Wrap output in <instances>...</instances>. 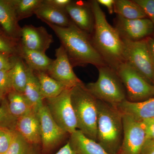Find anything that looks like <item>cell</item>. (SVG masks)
Instances as JSON below:
<instances>
[{"mask_svg": "<svg viewBox=\"0 0 154 154\" xmlns=\"http://www.w3.org/2000/svg\"><path fill=\"white\" fill-rule=\"evenodd\" d=\"M153 119H154V118H153Z\"/></svg>", "mask_w": 154, "mask_h": 154, "instance_id": "45", "label": "cell"}, {"mask_svg": "<svg viewBox=\"0 0 154 154\" xmlns=\"http://www.w3.org/2000/svg\"><path fill=\"white\" fill-rule=\"evenodd\" d=\"M59 39L73 68L91 64L97 67L107 65L94 47L91 36L72 22L66 28L47 23Z\"/></svg>", "mask_w": 154, "mask_h": 154, "instance_id": "2", "label": "cell"}, {"mask_svg": "<svg viewBox=\"0 0 154 154\" xmlns=\"http://www.w3.org/2000/svg\"><path fill=\"white\" fill-rule=\"evenodd\" d=\"M117 108L122 114L129 116L140 122L154 118V97L139 102H131L126 99Z\"/></svg>", "mask_w": 154, "mask_h": 154, "instance_id": "17", "label": "cell"}, {"mask_svg": "<svg viewBox=\"0 0 154 154\" xmlns=\"http://www.w3.org/2000/svg\"><path fill=\"white\" fill-rule=\"evenodd\" d=\"M146 134V139H154V119H146L141 122Z\"/></svg>", "mask_w": 154, "mask_h": 154, "instance_id": "34", "label": "cell"}, {"mask_svg": "<svg viewBox=\"0 0 154 154\" xmlns=\"http://www.w3.org/2000/svg\"><path fill=\"white\" fill-rule=\"evenodd\" d=\"M71 99L76 118L77 129L97 142L98 100L83 82L72 88Z\"/></svg>", "mask_w": 154, "mask_h": 154, "instance_id": "4", "label": "cell"}, {"mask_svg": "<svg viewBox=\"0 0 154 154\" xmlns=\"http://www.w3.org/2000/svg\"><path fill=\"white\" fill-rule=\"evenodd\" d=\"M5 97L6 96L4 95L2 92H0V102H2L3 99H5Z\"/></svg>", "mask_w": 154, "mask_h": 154, "instance_id": "41", "label": "cell"}, {"mask_svg": "<svg viewBox=\"0 0 154 154\" xmlns=\"http://www.w3.org/2000/svg\"><path fill=\"white\" fill-rule=\"evenodd\" d=\"M37 114L40 123L41 154H50L69 134L57 124L45 104L38 109Z\"/></svg>", "mask_w": 154, "mask_h": 154, "instance_id": "9", "label": "cell"}, {"mask_svg": "<svg viewBox=\"0 0 154 154\" xmlns=\"http://www.w3.org/2000/svg\"><path fill=\"white\" fill-rule=\"evenodd\" d=\"M15 130L0 128V154H5L12 143L15 135Z\"/></svg>", "mask_w": 154, "mask_h": 154, "instance_id": "30", "label": "cell"}, {"mask_svg": "<svg viewBox=\"0 0 154 154\" xmlns=\"http://www.w3.org/2000/svg\"><path fill=\"white\" fill-rule=\"evenodd\" d=\"M19 56L23 60L27 66L33 72H46L53 60L50 58L45 53L29 50L22 47L20 43Z\"/></svg>", "mask_w": 154, "mask_h": 154, "instance_id": "20", "label": "cell"}, {"mask_svg": "<svg viewBox=\"0 0 154 154\" xmlns=\"http://www.w3.org/2000/svg\"><path fill=\"white\" fill-rule=\"evenodd\" d=\"M143 9L147 17L154 24V0H135Z\"/></svg>", "mask_w": 154, "mask_h": 154, "instance_id": "33", "label": "cell"}, {"mask_svg": "<svg viewBox=\"0 0 154 154\" xmlns=\"http://www.w3.org/2000/svg\"><path fill=\"white\" fill-rule=\"evenodd\" d=\"M53 42L52 35L43 26L25 25L22 28L20 43L26 49L45 53Z\"/></svg>", "mask_w": 154, "mask_h": 154, "instance_id": "13", "label": "cell"}, {"mask_svg": "<svg viewBox=\"0 0 154 154\" xmlns=\"http://www.w3.org/2000/svg\"><path fill=\"white\" fill-rule=\"evenodd\" d=\"M12 77L14 90L23 94L28 81V70L27 65L20 57L12 69Z\"/></svg>", "mask_w": 154, "mask_h": 154, "instance_id": "25", "label": "cell"}, {"mask_svg": "<svg viewBox=\"0 0 154 154\" xmlns=\"http://www.w3.org/2000/svg\"><path fill=\"white\" fill-rule=\"evenodd\" d=\"M94 14V30L91 40L107 66L116 71L123 58L124 43L118 31L107 21L97 1H89Z\"/></svg>", "mask_w": 154, "mask_h": 154, "instance_id": "1", "label": "cell"}, {"mask_svg": "<svg viewBox=\"0 0 154 154\" xmlns=\"http://www.w3.org/2000/svg\"><path fill=\"white\" fill-rule=\"evenodd\" d=\"M114 13L126 19L147 18L143 9L134 1L115 0Z\"/></svg>", "mask_w": 154, "mask_h": 154, "instance_id": "24", "label": "cell"}, {"mask_svg": "<svg viewBox=\"0 0 154 154\" xmlns=\"http://www.w3.org/2000/svg\"><path fill=\"white\" fill-rule=\"evenodd\" d=\"M146 39L148 47L149 52L154 65V38L149 36L146 38Z\"/></svg>", "mask_w": 154, "mask_h": 154, "instance_id": "39", "label": "cell"}, {"mask_svg": "<svg viewBox=\"0 0 154 154\" xmlns=\"http://www.w3.org/2000/svg\"><path fill=\"white\" fill-rule=\"evenodd\" d=\"M66 11L72 22L91 36L94 30V19L90 2L72 1Z\"/></svg>", "mask_w": 154, "mask_h": 154, "instance_id": "14", "label": "cell"}, {"mask_svg": "<svg viewBox=\"0 0 154 154\" xmlns=\"http://www.w3.org/2000/svg\"><path fill=\"white\" fill-rule=\"evenodd\" d=\"M72 88H67L59 96L46 99V104L51 115L57 124L69 134L77 129L76 118L72 105Z\"/></svg>", "mask_w": 154, "mask_h": 154, "instance_id": "8", "label": "cell"}, {"mask_svg": "<svg viewBox=\"0 0 154 154\" xmlns=\"http://www.w3.org/2000/svg\"><path fill=\"white\" fill-rule=\"evenodd\" d=\"M71 2V0H44V3L45 5L57 9L65 10Z\"/></svg>", "mask_w": 154, "mask_h": 154, "instance_id": "35", "label": "cell"}, {"mask_svg": "<svg viewBox=\"0 0 154 154\" xmlns=\"http://www.w3.org/2000/svg\"><path fill=\"white\" fill-rule=\"evenodd\" d=\"M28 78L24 94L34 111L38 112L44 104L40 91V86L37 78L32 69L27 66Z\"/></svg>", "mask_w": 154, "mask_h": 154, "instance_id": "21", "label": "cell"}, {"mask_svg": "<svg viewBox=\"0 0 154 154\" xmlns=\"http://www.w3.org/2000/svg\"><path fill=\"white\" fill-rule=\"evenodd\" d=\"M27 154H41V150L38 146L31 145Z\"/></svg>", "mask_w": 154, "mask_h": 154, "instance_id": "40", "label": "cell"}, {"mask_svg": "<svg viewBox=\"0 0 154 154\" xmlns=\"http://www.w3.org/2000/svg\"><path fill=\"white\" fill-rule=\"evenodd\" d=\"M30 145L16 131L13 140L5 154H27Z\"/></svg>", "mask_w": 154, "mask_h": 154, "instance_id": "28", "label": "cell"}, {"mask_svg": "<svg viewBox=\"0 0 154 154\" xmlns=\"http://www.w3.org/2000/svg\"><path fill=\"white\" fill-rule=\"evenodd\" d=\"M153 85L154 86V74L153 80Z\"/></svg>", "mask_w": 154, "mask_h": 154, "instance_id": "43", "label": "cell"}, {"mask_svg": "<svg viewBox=\"0 0 154 154\" xmlns=\"http://www.w3.org/2000/svg\"><path fill=\"white\" fill-rule=\"evenodd\" d=\"M123 136L117 154H141L146 140L141 122L129 116L122 114Z\"/></svg>", "mask_w": 154, "mask_h": 154, "instance_id": "10", "label": "cell"}, {"mask_svg": "<svg viewBox=\"0 0 154 154\" xmlns=\"http://www.w3.org/2000/svg\"><path fill=\"white\" fill-rule=\"evenodd\" d=\"M13 90L12 69L0 71V92L6 96Z\"/></svg>", "mask_w": 154, "mask_h": 154, "instance_id": "31", "label": "cell"}, {"mask_svg": "<svg viewBox=\"0 0 154 154\" xmlns=\"http://www.w3.org/2000/svg\"><path fill=\"white\" fill-rule=\"evenodd\" d=\"M6 98L11 114L17 119L34 111L23 94L13 90L6 96Z\"/></svg>", "mask_w": 154, "mask_h": 154, "instance_id": "23", "label": "cell"}, {"mask_svg": "<svg viewBox=\"0 0 154 154\" xmlns=\"http://www.w3.org/2000/svg\"><path fill=\"white\" fill-rule=\"evenodd\" d=\"M98 79L85 85L88 91L96 98L117 107L126 100L125 88L116 71L106 65L98 68Z\"/></svg>", "mask_w": 154, "mask_h": 154, "instance_id": "5", "label": "cell"}, {"mask_svg": "<svg viewBox=\"0 0 154 154\" xmlns=\"http://www.w3.org/2000/svg\"><path fill=\"white\" fill-rule=\"evenodd\" d=\"M97 142L109 154H117L123 136L122 114L117 107L98 100Z\"/></svg>", "mask_w": 154, "mask_h": 154, "instance_id": "3", "label": "cell"}, {"mask_svg": "<svg viewBox=\"0 0 154 154\" xmlns=\"http://www.w3.org/2000/svg\"><path fill=\"white\" fill-rule=\"evenodd\" d=\"M115 23L114 27L122 39L139 41L154 32V24L148 18L130 20L117 16Z\"/></svg>", "mask_w": 154, "mask_h": 154, "instance_id": "12", "label": "cell"}, {"mask_svg": "<svg viewBox=\"0 0 154 154\" xmlns=\"http://www.w3.org/2000/svg\"><path fill=\"white\" fill-rule=\"evenodd\" d=\"M69 135V143L77 154H109L100 144L89 138L79 129Z\"/></svg>", "mask_w": 154, "mask_h": 154, "instance_id": "18", "label": "cell"}, {"mask_svg": "<svg viewBox=\"0 0 154 154\" xmlns=\"http://www.w3.org/2000/svg\"><path fill=\"white\" fill-rule=\"evenodd\" d=\"M35 15L46 24L49 23L62 28L69 27L72 22L66 10L56 8L44 3Z\"/></svg>", "mask_w": 154, "mask_h": 154, "instance_id": "19", "label": "cell"}, {"mask_svg": "<svg viewBox=\"0 0 154 154\" xmlns=\"http://www.w3.org/2000/svg\"><path fill=\"white\" fill-rule=\"evenodd\" d=\"M34 72L39 83L43 100L55 98L66 89L64 86L44 72Z\"/></svg>", "mask_w": 154, "mask_h": 154, "instance_id": "22", "label": "cell"}, {"mask_svg": "<svg viewBox=\"0 0 154 154\" xmlns=\"http://www.w3.org/2000/svg\"><path fill=\"white\" fill-rule=\"evenodd\" d=\"M19 57L0 52V71L13 69Z\"/></svg>", "mask_w": 154, "mask_h": 154, "instance_id": "32", "label": "cell"}, {"mask_svg": "<svg viewBox=\"0 0 154 154\" xmlns=\"http://www.w3.org/2000/svg\"><path fill=\"white\" fill-rule=\"evenodd\" d=\"M123 58L126 62L153 85L154 65L145 39L133 41L122 39Z\"/></svg>", "mask_w": 154, "mask_h": 154, "instance_id": "6", "label": "cell"}, {"mask_svg": "<svg viewBox=\"0 0 154 154\" xmlns=\"http://www.w3.org/2000/svg\"><path fill=\"white\" fill-rule=\"evenodd\" d=\"M15 131L30 145L41 144L40 123L36 111H31L17 119Z\"/></svg>", "mask_w": 154, "mask_h": 154, "instance_id": "16", "label": "cell"}, {"mask_svg": "<svg viewBox=\"0 0 154 154\" xmlns=\"http://www.w3.org/2000/svg\"><path fill=\"white\" fill-rule=\"evenodd\" d=\"M141 154H154V139H146Z\"/></svg>", "mask_w": 154, "mask_h": 154, "instance_id": "36", "label": "cell"}, {"mask_svg": "<svg viewBox=\"0 0 154 154\" xmlns=\"http://www.w3.org/2000/svg\"><path fill=\"white\" fill-rule=\"evenodd\" d=\"M19 21L29 18L38 10L44 0H12Z\"/></svg>", "mask_w": 154, "mask_h": 154, "instance_id": "26", "label": "cell"}, {"mask_svg": "<svg viewBox=\"0 0 154 154\" xmlns=\"http://www.w3.org/2000/svg\"><path fill=\"white\" fill-rule=\"evenodd\" d=\"M19 22L12 0H0V26L7 36L20 42L22 28Z\"/></svg>", "mask_w": 154, "mask_h": 154, "instance_id": "15", "label": "cell"}, {"mask_svg": "<svg viewBox=\"0 0 154 154\" xmlns=\"http://www.w3.org/2000/svg\"><path fill=\"white\" fill-rule=\"evenodd\" d=\"M20 42L0 33V52L19 56Z\"/></svg>", "mask_w": 154, "mask_h": 154, "instance_id": "29", "label": "cell"}, {"mask_svg": "<svg viewBox=\"0 0 154 154\" xmlns=\"http://www.w3.org/2000/svg\"><path fill=\"white\" fill-rule=\"evenodd\" d=\"M54 154H77L71 147L69 141L56 153Z\"/></svg>", "mask_w": 154, "mask_h": 154, "instance_id": "38", "label": "cell"}, {"mask_svg": "<svg viewBox=\"0 0 154 154\" xmlns=\"http://www.w3.org/2000/svg\"><path fill=\"white\" fill-rule=\"evenodd\" d=\"M99 5L105 6L107 9L109 14L114 13V5L115 0H97Z\"/></svg>", "mask_w": 154, "mask_h": 154, "instance_id": "37", "label": "cell"}, {"mask_svg": "<svg viewBox=\"0 0 154 154\" xmlns=\"http://www.w3.org/2000/svg\"><path fill=\"white\" fill-rule=\"evenodd\" d=\"M116 72L125 88L126 99L139 102L154 97V86L126 62L119 65Z\"/></svg>", "mask_w": 154, "mask_h": 154, "instance_id": "7", "label": "cell"}, {"mask_svg": "<svg viewBox=\"0 0 154 154\" xmlns=\"http://www.w3.org/2000/svg\"><path fill=\"white\" fill-rule=\"evenodd\" d=\"M153 36H154V33H153Z\"/></svg>", "mask_w": 154, "mask_h": 154, "instance_id": "44", "label": "cell"}, {"mask_svg": "<svg viewBox=\"0 0 154 154\" xmlns=\"http://www.w3.org/2000/svg\"><path fill=\"white\" fill-rule=\"evenodd\" d=\"M53 60L46 73L67 88H72L83 83L73 70L65 50L62 45L55 50Z\"/></svg>", "mask_w": 154, "mask_h": 154, "instance_id": "11", "label": "cell"}, {"mask_svg": "<svg viewBox=\"0 0 154 154\" xmlns=\"http://www.w3.org/2000/svg\"><path fill=\"white\" fill-rule=\"evenodd\" d=\"M17 120L10 112L6 96L0 105V128H7L15 130Z\"/></svg>", "mask_w": 154, "mask_h": 154, "instance_id": "27", "label": "cell"}, {"mask_svg": "<svg viewBox=\"0 0 154 154\" xmlns=\"http://www.w3.org/2000/svg\"><path fill=\"white\" fill-rule=\"evenodd\" d=\"M0 33H2V34H5V35H6L5 33V32H4V31H3L2 29L1 28H0Z\"/></svg>", "mask_w": 154, "mask_h": 154, "instance_id": "42", "label": "cell"}]
</instances>
